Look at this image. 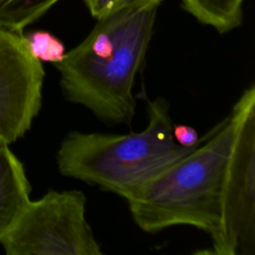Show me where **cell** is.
Listing matches in <instances>:
<instances>
[{"mask_svg": "<svg viewBox=\"0 0 255 255\" xmlns=\"http://www.w3.org/2000/svg\"><path fill=\"white\" fill-rule=\"evenodd\" d=\"M244 0H181L183 9L220 34L238 28L243 21Z\"/></svg>", "mask_w": 255, "mask_h": 255, "instance_id": "cell-8", "label": "cell"}, {"mask_svg": "<svg viewBox=\"0 0 255 255\" xmlns=\"http://www.w3.org/2000/svg\"><path fill=\"white\" fill-rule=\"evenodd\" d=\"M156 2L135 3L97 19L90 34L55 64L71 103L108 124H130L136 102L133 86L151 40Z\"/></svg>", "mask_w": 255, "mask_h": 255, "instance_id": "cell-1", "label": "cell"}, {"mask_svg": "<svg viewBox=\"0 0 255 255\" xmlns=\"http://www.w3.org/2000/svg\"><path fill=\"white\" fill-rule=\"evenodd\" d=\"M230 116L233 139L220 201V217L210 235L212 253H255V86L244 90Z\"/></svg>", "mask_w": 255, "mask_h": 255, "instance_id": "cell-4", "label": "cell"}, {"mask_svg": "<svg viewBox=\"0 0 255 255\" xmlns=\"http://www.w3.org/2000/svg\"><path fill=\"white\" fill-rule=\"evenodd\" d=\"M86 204V195L77 189L50 190L30 199L0 244L7 255H101Z\"/></svg>", "mask_w": 255, "mask_h": 255, "instance_id": "cell-5", "label": "cell"}, {"mask_svg": "<svg viewBox=\"0 0 255 255\" xmlns=\"http://www.w3.org/2000/svg\"><path fill=\"white\" fill-rule=\"evenodd\" d=\"M60 0H0V29L22 33Z\"/></svg>", "mask_w": 255, "mask_h": 255, "instance_id": "cell-9", "label": "cell"}, {"mask_svg": "<svg viewBox=\"0 0 255 255\" xmlns=\"http://www.w3.org/2000/svg\"><path fill=\"white\" fill-rule=\"evenodd\" d=\"M233 139L230 114L198 144L153 177L122 195L134 223L155 233L192 226L211 235L220 217L223 178Z\"/></svg>", "mask_w": 255, "mask_h": 255, "instance_id": "cell-2", "label": "cell"}, {"mask_svg": "<svg viewBox=\"0 0 255 255\" xmlns=\"http://www.w3.org/2000/svg\"><path fill=\"white\" fill-rule=\"evenodd\" d=\"M30 191L23 163L0 142V243L30 201Z\"/></svg>", "mask_w": 255, "mask_h": 255, "instance_id": "cell-7", "label": "cell"}, {"mask_svg": "<svg viewBox=\"0 0 255 255\" xmlns=\"http://www.w3.org/2000/svg\"><path fill=\"white\" fill-rule=\"evenodd\" d=\"M31 55L38 61L60 63L67 53L64 43L47 31H34L25 36Z\"/></svg>", "mask_w": 255, "mask_h": 255, "instance_id": "cell-10", "label": "cell"}, {"mask_svg": "<svg viewBox=\"0 0 255 255\" xmlns=\"http://www.w3.org/2000/svg\"><path fill=\"white\" fill-rule=\"evenodd\" d=\"M44 78L23 33L0 29V142L12 143L30 129L41 109Z\"/></svg>", "mask_w": 255, "mask_h": 255, "instance_id": "cell-6", "label": "cell"}, {"mask_svg": "<svg viewBox=\"0 0 255 255\" xmlns=\"http://www.w3.org/2000/svg\"><path fill=\"white\" fill-rule=\"evenodd\" d=\"M91 15L96 19L101 18L113 11L141 2L161 3L162 0H83Z\"/></svg>", "mask_w": 255, "mask_h": 255, "instance_id": "cell-11", "label": "cell"}, {"mask_svg": "<svg viewBox=\"0 0 255 255\" xmlns=\"http://www.w3.org/2000/svg\"><path fill=\"white\" fill-rule=\"evenodd\" d=\"M147 115V126L136 132H69L57 151L59 171L122 196L195 147L174 140L165 99L148 101Z\"/></svg>", "mask_w": 255, "mask_h": 255, "instance_id": "cell-3", "label": "cell"}, {"mask_svg": "<svg viewBox=\"0 0 255 255\" xmlns=\"http://www.w3.org/2000/svg\"><path fill=\"white\" fill-rule=\"evenodd\" d=\"M172 135L177 144L185 148H192L196 146L200 140L196 129L188 125L173 124Z\"/></svg>", "mask_w": 255, "mask_h": 255, "instance_id": "cell-12", "label": "cell"}]
</instances>
